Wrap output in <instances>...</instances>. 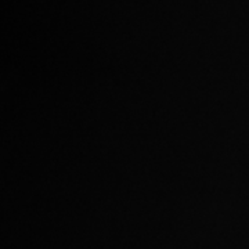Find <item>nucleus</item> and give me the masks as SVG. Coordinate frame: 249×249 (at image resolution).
I'll return each instance as SVG.
<instances>
[]
</instances>
